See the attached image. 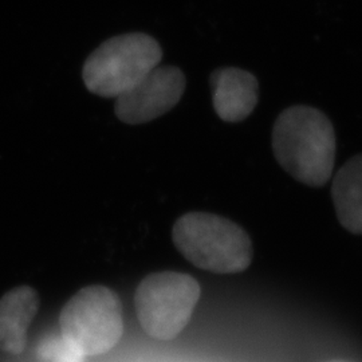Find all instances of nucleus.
<instances>
[{
	"label": "nucleus",
	"instance_id": "nucleus-1",
	"mask_svg": "<svg viewBox=\"0 0 362 362\" xmlns=\"http://www.w3.org/2000/svg\"><path fill=\"white\" fill-rule=\"evenodd\" d=\"M333 124L315 107L297 105L284 110L272 129V151L279 165L298 181L321 187L336 160Z\"/></svg>",
	"mask_w": 362,
	"mask_h": 362
},
{
	"label": "nucleus",
	"instance_id": "nucleus-2",
	"mask_svg": "<svg viewBox=\"0 0 362 362\" xmlns=\"http://www.w3.org/2000/svg\"><path fill=\"white\" fill-rule=\"evenodd\" d=\"M173 243L194 266L215 274L245 272L252 260L248 233L236 223L208 212H189L173 226Z\"/></svg>",
	"mask_w": 362,
	"mask_h": 362
},
{
	"label": "nucleus",
	"instance_id": "nucleus-3",
	"mask_svg": "<svg viewBox=\"0 0 362 362\" xmlns=\"http://www.w3.org/2000/svg\"><path fill=\"white\" fill-rule=\"evenodd\" d=\"M163 50L156 39L132 33L107 39L86 59L82 77L88 90L117 98L160 65Z\"/></svg>",
	"mask_w": 362,
	"mask_h": 362
},
{
	"label": "nucleus",
	"instance_id": "nucleus-4",
	"mask_svg": "<svg viewBox=\"0 0 362 362\" xmlns=\"http://www.w3.org/2000/svg\"><path fill=\"white\" fill-rule=\"evenodd\" d=\"M200 293V285L188 274L163 272L145 276L134 294L144 330L160 341L179 336L194 314Z\"/></svg>",
	"mask_w": 362,
	"mask_h": 362
},
{
	"label": "nucleus",
	"instance_id": "nucleus-5",
	"mask_svg": "<svg viewBox=\"0 0 362 362\" xmlns=\"http://www.w3.org/2000/svg\"><path fill=\"white\" fill-rule=\"evenodd\" d=\"M59 327L86 357L105 354L116 346L124 332L121 300L106 286L83 287L64 306Z\"/></svg>",
	"mask_w": 362,
	"mask_h": 362
},
{
	"label": "nucleus",
	"instance_id": "nucleus-6",
	"mask_svg": "<svg viewBox=\"0 0 362 362\" xmlns=\"http://www.w3.org/2000/svg\"><path fill=\"white\" fill-rule=\"evenodd\" d=\"M185 90V77L179 67L157 66L132 89L116 98L118 119L129 125L156 119L180 101Z\"/></svg>",
	"mask_w": 362,
	"mask_h": 362
},
{
	"label": "nucleus",
	"instance_id": "nucleus-7",
	"mask_svg": "<svg viewBox=\"0 0 362 362\" xmlns=\"http://www.w3.org/2000/svg\"><path fill=\"white\" fill-rule=\"evenodd\" d=\"M216 115L226 122H240L258 104L259 83L254 74L236 67L215 70L211 78Z\"/></svg>",
	"mask_w": 362,
	"mask_h": 362
},
{
	"label": "nucleus",
	"instance_id": "nucleus-8",
	"mask_svg": "<svg viewBox=\"0 0 362 362\" xmlns=\"http://www.w3.org/2000/svg\"><path fill=\"white\" fill-rule=\"evenodd\" d=\"M39 296L31 286H18L0 298V350L21 354L27 330L39 309Z\"/></svg>",
	"mask_w": 362,
	"mask_h": 362
},
{
	"label": "nucleus",
	"instance_id": "nucleus-9",
	"mask_svg": "<svg viewBox=\"0 0 362 362\" xmlns=\"http://www.w3.org/2000/svg\"><path fill=\"white\" fill-rule=\"evenodd\" d=\"M332 192L339 223L350 233L362 235V155L338 170Z\"/></svg>",
	"mask_w": 362,
	"mask_h": 362
},
{
	"label": "nucleus",
	"instance_id": "nucleus-10",
	"mask_svg": "<svg viewBox=\"0 0 362 362\" xmlns=\"http://www.w3.org/2000/svg\"><path fill=\"white\" fill-rule=\"evenodd\" d=\"M37 356L42 361L50 362H85L86 358V354L62 333L42 339Z\"/></svg>",
	"mask_w": 362,
	"mask_h": 362
},
{
	"label": "nucleus",
	"instance_id": "nucleus-11",
	"mask_svg": "<svg viewBox=\"0 0 362 362\" xmlns=\"http://www.w3.org/2000/svg\"><path fill=\"white\" fill-rule=\"evenodd\" d=\"M329 362H351V361H345V360H337V361H329Z\"/></svg>",
	"mask_w": 362,
	"mask_h": 362
}]
</instances>
